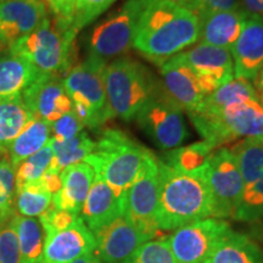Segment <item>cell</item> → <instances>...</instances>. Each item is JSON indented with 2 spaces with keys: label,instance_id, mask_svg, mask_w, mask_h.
Segmentation results:
<instances>
[{
  "label": "cell",
  "instance_id": "obj_1",
  "mask_svg": "<svg viewBox=\"0 0 263 263\" xmlns=\"http://www.w3.org/2000/svg\"><path fill=\"white\" fill-rule=\"evenodd\" d=\"M200 41L196 14L163 0H141L132 47L162 65Z\"/></svg>",
  "mask_w": 263,
  "mask_h": 263
},
{
  "label": "cell",
  "instance_id": "obj_2",
  "mask_svg": "<svg viewBox=\"0 0 263 263\" xmlns=\"http://www.w3.org/2000/svg\"><path fill=\"white\" fill-rule=\"evenodd\" d=\"M212 211V196L203 166L193 172H183L160 161L156 217L160 230L171 232L189 223L210 218Z\"/></svg>",
  "mask_w": 263,
  "mask_h": 263
},
{
  "label": "cell",
  "instance_id": "obj_3",
  "mask_svg": "<svg viewBox=\"0 0 263 263\" xmlns=\"http://www.w3.org/2000/svg\"><path fill=\"white\" fill-rule=\"evenodd\" d=\"M150 151L122 130L106 129L84 162L90 164L123 202Z\"/></svg>",
  "mask_w": 263,
  "mask_h": 263
},
{
  "label": "cell",
  "instance_id": "obj_4",
  "mask_svg": "<svg viewBox=\"0 0 263 263\" xmlns=\"http://www.w3.org/2000/svg\"><path fill=\"white\" fill-rule=\"evenodd\" d=\"M104 84L108 116L124 121L134 120L161 87L143 65L130 58H120L106 65Z\"/></svg>",
  "mask_w": 263,
  "mask_h": 263
},
{
  "label": "cell",
  "instance_id": "obj_5",
  "mask_svg": "<svg viewBox=\"0 0 263 263\" xmlns=\"http://www.w3.org/2000/svg\"><path fill=\"white\" fill-rule=\"evenodd\" d=\"M203 141L218 147L239 138L263 140V105L258 100L232 104L216 114H189Z\"/></svg>",
  "mask_w": 263,
  "mask_h": 263
},
{
  "label": "cell",
  "instance_id": "obj_6",
  "mask_svg": "<svg viewBox=\"0 0 263 263\" xmlns=\"http://www.w3.org/2000/svg\"><path fill=\"white\" fill-rule=\"evenodd\" d=\"M77 32L64 29L47 17L37 29L9 45V52L24 58L42 74H59L68 67Z\"/></svg>",
  "mask_w": 263,
  "mask_h": 263
},
{
  "label": "cell",
  "instance_id": "obj_7",
  "mask_svg": "<svg viewBox=\"0 0 263 263\" xmlns=\"http://www.w3.org/2000/svg\"><path fill=\"white\" fill-rule=\"evenodd\" d=\"M105 67L106 61L89 55L64 78V87L73 103V112L89 128H97L110 120L104 84Z\"/></svg>",
  "mask_w": 263,
  "mask_h": 263
},
{
  "label": "cell",
  "instance_id": "obj_8",
  "mask_svg": "<svg viewBox=\"0 0 263 263\" xmlns=\"http://www.w3.org/2000/svg\"><path fill=\"white\" fill-rule=\"evenodd\" d=\"M159 194L160 161L150 151L124 199V216L147 240L160 232L156 219Z\"/></svg>",
  "mask_w": 263,
  "mask_h": 263
},
{
  "label": "cell",
  "instance_id": "obj_9",
  "mask_svg": "<svg viewBox=\"0 0 263 263\" xmlns=\"http://www.w3.org/2000/svg\"><path fill=\"white\" fill-rule=\"evenodd\" d=\"M203 173L212 196V218L234 219L245 183L235 157L228 147L213 151L203 164Z\"/></svg>",
  "mask_w": 263,
  "mask_h": 263
},
{
  "label": "cell",
  "instance_id": "obj_10",
  "mask_svg": "<svg viewBox=\"0 0 263 263\" xmlns=\"http://www.w3.org/2000/svg\"><path fill=\"white\" fill-rule=\"evenodd\" d=\"M138 126L157 146L173 149L188 138L182 108L168 97L161 85L136 117Z\"/></svg>",
  "mask_w": 263,
  "mask_h": 263
},
{
  "label": "cell",
  "instance_id": "obj_11",
  "mask_svg": "<svg viewBox=\"0 0 263 263\" xmlns=\"http://www.w3.org/2000/svg\"><path fill=\"white\" fill-rule=\"evenodd\" d=\"M229 229L224 219L210 217L173 230L168 241L176 263H209L213 250Z\"/></svg>",
  "mask_w": 263,
  "mask_h": 263
},
{
  "label": "cell",
  "instance_id": "obj_12",
  "mask_svg": "<svg viewBox=\"0 0 263 263\" xmlns=\"http://www.w3.org/2000/svg\"><path fill=\"white\" fill-rule=\"evenodd\" d=\"M140 9L141 0H127L122 8L100 22L90 34V57L106 61L126 54L133 44L134 28Z\"/></svg>",
  "mask_w": 263,
  "mask_h": 263
},
{
  "label": "cell",
  "instance_id": "obj_13",
  "mask_svg": "<svg viewBox=\"0 0 263 263\" xmlns=\"http://www.w3.org/2000/svg\"><path fill=\"white\" fill-rule=\"evenodd\" d=\"M22 100L33 116L49 123L73 110V103L59 74L39 76L22 94Z\"/></svg>",
  "mask_w": 263,
  "mask_h": 263
},
{
  "label": "cell",
  "instance_id": "obj_14",
  "mask_svg": "<svg viewBox=\"0 0 263 263\" xmlns=\"http://www.w3.org/2000/svg\"><path fill=\"white\" fill-rule=\"evenodd\" d=\"M95 254L107 263H124L147 239L122 215L93 230Z\"/></svg>",
  "mask_w": 263,
  "mask_h": 263
},
{
  "label": "cell",
  "instance_id": "obj_15",
  "mask_svg": "<svg viewBox=\"0 0 263 263\" xmlns=\"http://www.w3.org/2000/svg\"><path fill=\"white\" fill-rule=\"evenodd\" d=\"M94 251L93 233L80 216L67 228L45 234L42 263H71Z\"/></svg>",
  "mask_w": 263,
  "mask_h": 263
},
{
  "label": "cell",
  "instance_id": "obj_16",
  "mask_svg": "<svg viewBox=\"0 0 263 263\" xmlns=\"http://www.w3.org/2000/svg\"><path fill=\"white\" fill-rule=\"evenodd\" d=\"M47 17L44 0H0V39L9 48L37 29Z\"/></svg>",
  "mask_w": 263,
  "mask_h": 263
},
{
  "label": "cell",
  "instance_id": "obj_17",
  "mask_svg": "<svg viewBox=\"0 0 263 263\" xmlns=\"http://www.w3.org/2000/svg\"><path fill=\"white\" fill-rule=\"evenodd\" d=\"M230 54L234 78L254 81L263 68V20L246 18Z\"/></svg>",
  "mask_w": 263,
  "mask_h": 263
},
{
  "label": "cell",
  "instance_id": "obj_18",
  "mask_svg": "<svg viewBox=\"0 0 263 263\" xmlns=\"http://www.w3.org/2000/svg\"><path fill=\"white\" fill-rule=\"evenodd\" d=\"M199 78L216 82L219 87L234 78V66L229 50L199 43L196 47L176 55Z\"/></svg>",
  "mask_w": 263,
  "mask_h": 263
},
{
  "label": "cell",
  "instance_id": "obj_19",
  "mask_svg": "<svg viewBox=\"0 0 263 263\" xmlns=\"http://www.w3.org/2000/svg\"><path fill=\"white\" fill-rule=\"evenodd\" d=\"M163 89L182 110L195 114L200 110L205 95L200 90L194 72L177 57L161 65Z\"/></svg>",
  "mask_w": 263,
  "mask_h": 263
},
{
  "label": "cell",
  "instance_id": "obj_20",
  "mask_svg": "<svg viewBox=\"0 0 263 263\" xmlns=\"http://www.w3.org/2000/svg\"><path fill=\"white\" fill-rule=\"evenodd\" d=\"M200 21V43L230 51L238 41L248 18L241 9L209 12L197 16Z\"/></svg>",
  "mask_w": 263,
  "mask_h": 263
},
{
  "label": "cell",
  "instance_id": "obj_21",
  "mask_svg": "<svg viewBox=\"0 0 263 263\" xmlns=\"http://www.w3.org/2000/svg\"><path fill=\"white\" fill-rule=\"evenodd\" d=\"M94 177L93 167L84 161L66 167L61 172V189L52 195V206L74 215L81 213Z\"/></svg>",
  "mask_w": 263,
  "mask_h": 263
},
{
  "label": "cell",
  "instance_id": "obj_22",
  "mask_svg": "<svg viewBox=\"0 0 263 263\" xmlns=\"http://www.w3.org/2000/svg\"><path fill=\"white\" fill-rule=\"evenodd\" d=\"M122 215H124L123 202L115 195L104 179L95 173L91 188L82 207L81 218L93 232Z\"/></svg>",
  "mask_w": 263,
  "mask_h": 263
},
{
  "label": "cell",
  "instance_id": "obj_23",
  "mask_svg": "<svg viewBox=\"0 0 263 263\" xmlns=\"http://www.w3.org/2000/svg\"><path fill=\"white\" fill-rule=\"evenodd\" d=\"M42 73L26 59L0 55V99L22 97L25 90Z\"/></svg>",
  "mask_w": 263,
  "mask_h": 263
},
{
  "label": "cell",
  "instance_id": "obj_24",
  "mask_svg": "<svg viewBox=\"0 0 263 263\" xmlns=\"http://www.w3.org/2000/svg\"><path fill=\"white\" fill-rule=\"evenodd\" d=\"M209 263H263V254L254 240L230 228L213 250Z\"/></svg>",
  "mask_w": 263,
  "mask_h": 263
},
{
  "label": "cell",
  "instance_id": "obj_25",
  "mask_svg": "<svg viewBox=\"0 0 263 263\" xmlns=\"http://www.w3.org/2000/svg\"><path fill=\"white\" fill-rule=\"evenodd\" d=\"M33 118L22 97L0 99V155L9 150L12 141Z\"/></svg>",
  "mask_w": 263,
  "mask_h": 263
},
{
  "label": "cell",
  "instance_id": "obj_26",
  "mask_svg": "<svg viewBox=\"0 0 263 263\" xmlns=\"http://www.w3.org/2000/svg\"><path fill=\"white\" fill-rule=\"evenodd\" d=\"M50 136V123L41 118H33L9 147V160L12 167L16 168L22 161L42 150L49 143Z\"/></svg>",
  "mask_w": 263,
  "mask_h": 263
},
{
  "label": "cell",
  "instance_id": "obj_27",
  "mask_svg": "<svg viewBox=\"0 0 263 263\" xmlns=\"http://www.w3.org/2000/svg\"><path fill=\"white\" fill-rule=\"evenodd\" d=\"M21 252V263H41L45 234L39 219L15 215L11 218Z\"/></svg>",
  "mask_w": 263,
  "mask_h": 263
},
{
  "label": "cell",
  "instance_id": "obj_28",
  "mask_svg": "<svg viewBox=\"0 0 263 263\" xmlns=\"http://www.w3.org/2000/svg\"><path fill=\"white\" fill-rule=\"evenodd\" d=\"M249 100H258L254 84L241 78H233L212 94L207 95L197 112L216 114L229 105L244 103Z\"/></svg>",
  "mask_w": 263,
  "mask_h": 263
},
{
  "label": "cell",
  "instance_id": "obj_29",
  "mask_svg": "<svg viewBox=\"0 0 263 263\" xmlns=\"http://www.w3.org/2000/svg\"><path fill=\"white\" fill-rule=\"evenodd\" d=\"M50 144L54 151V157L48 170L58 173H61L66 167L83 162L95 150L97 145V143L91 140L84 132H81L72 139L66 141H57L50 138Z\"/></svg>",
  "mask_w": 263,
  "mask_h": 263
},
{
  "label": "cell",
  "instance_id": "obj_30",
  "mask_svg": "<svg viewBox=\"0 0 263 263\" xmlns=\"http://www.w3.org/2000/svg\"><path fill=\"white\" fill-rule=\"evenodd\" d=\"M238 163L245 186L251 185L263 177V141L244 138L228 147Z\"/></svg>",
  "mask_w": 263,
  "mask_h": 263
},
{
  "label": "cell",
  "instance_id": "obj_31",
  "mask_svg": "<svg viewBox=\"0 0 263 263\" xmlns=\"http://www.w3.org/2000/svg\"><path fill=\"white\" fill-rule=\"evenodd\" d=\"M215 150L216 147H213L211 144L200 141L170 151L164 155L161 162L183 172H193L201 168Z\"/></svg>",
  "mask_w": 263,
  "mask_h": 263
},
{
  "label": "cell",
  "instance_id": "obj_32",
  "mask_svg": "<svg viewBox=\"0 0 263 263\" xmlns=\"http://www.w3.org/2000/svg\"><path fill=\"white\" fill-rule=\"evenodd\" d=\"M52 205V195L38 182L28 183L16 189L15 207L20 216L41 217Z\"/></svg>",
  "mask_w": 263,
  "mask_h": 263
},
{
  "label": "cell",
  "instance_id": "obj_33",
  "mask_svg": "<svg viewBox=\"0 0 263 263\" xmlns=\"http://www.w3.org/2000/svg\"><path fill=\"white\" fill-rule=\"evenodd\" d=\"M52 157H54V151H52L50 140H49V143L42 150L33 154L32 156L22 161L16 167V189L21 188L25 184L38 182L43 177V174L47 172L49 167H50Z\"/></svg>",
  "mask_w": 263,
  "mask_h": 263
},
{
  "label": "cell",
  "instance_id": "obj_34",
  "mask_svg": "<svg viewBox=\"0 0 263 263\" xmlns=\"http://www.w3.org/2000/svg\"><path fill=\"white\" fill-rule=\"evenodd\" d=\"M16 197L15 168L8 159L0 160V224L14 217Z\"/></svg>",
  "mask_w": 263,
  "mask_h": 263
},
{
  "label": "cell",
  "instance_id": "obj_35",
  "mask_svg": "<svg viewBox=\"0 0 263 263\" xmlns=\"http://www.w3.org/2000/svg\"><path fill=\"white\" fill-rule=\"evenodd\" d=\"M124 263H176L168 236H155L147 240Z\"/></svg>",
  "mask_w": 263,
  "mask_h": 263
},
{
  "label": "cell",
  "instance_id": "obj_36",
  "mask_svg": "<svg viewBox=\"0 0 263 263\" xmlns=\"http://www.w3.org/2000/svg\"><path fill=\"white\" fill-rule=\"evenodd\" d=\"M234 219L242 222L263 219V177L251 185L245 186Z\"/></svg>",
  "mask_w": 263,
  "mask_h": 263
},
{
  "label": "cell",
  "instance_id": "obj_37",
  "mask_svg": "<svg viewBox=\"0 0 263 263\" xmlns=\"http://www.w3.org/2000/svg\"><path fill=\"white\" fill-rule=\"evenodd\" d=\"M115 2L116 0H76L73 28L80 32L106 11Z\"/></svg>",
  "mask_w": 263,
  "mask_h": 263
},
{
  "label": "cell",
  "instance_id": "obj_38",
  "mask_svg": "<svg viewBox=\"0 0 263 263\" xmlns=\"http://www.w3.org/2000/svg\"><path fill=\"white\" fill-rule=\"evenodd\" d=\"M0 263H21V252L11 219L0 224Z\"/></svg>",
  "mask_w": 263,
  "mask_h": 263
},
{
  "label": "cell",
  "instance_id": "obj_39",
  "mask_svg": "<svg viewBox=\"0 0 263 263\" xmlns=\"http://www.w3.org/2000/svg\"><path fill=\"white\" fill-rule=\"evenodd\" d=\"M50 127L52 140L66 141L72 139L77 134H80L81 132H83L84 124L81 122L80 118L77 117V115L72 110L68 114L61 116L55 122L50 123Z\"/></svg>",
  "mask_w": 263,
  "mask_h": 263
},
{
  "label": "cell",
  "instance_id": "obj_40",
  "mask_svg": "<svg viewBox=\"0 0 263 263\" xmlns=\"http://www.w3.org/2000/svg\"><path fill=\"white\" fill-rule=\"evenodd\" d=\"M78 217H80L78 215L64 211V210H58L51 205L47 212H44L39 217V222L44 229V234H47V233L58 232V230L67 228V227L73 224Z\"/></svg>",
  "mask_w": 263,
  "mask_h": 263
},
{
  "label": "cell",
  "instance_id": "obj_41",
  "mask_svg": "<svg viewBox=\"0 0 263 263\" xmlns=\"http://www.w3.org/2000/svg\"><path fill=\"white\" fill-rule=\"evenodd\" d=\"M55 16V24L64 29H74L76 0H44ZM76 31V29H74ZM77 32V31H76Z\"/></svg>",
  "mask_w": 263,
  "mask_h": 263
},
{
  "label": "cell",
  "instance_id": "obj_42",
  "mask_svg": "<svg viewBox=\"0 0 263 263\" xmlns=\"http://www.w3.org/2000/svg\"><path fill=\"white\" fill-rule=\"evenodd\" d=\"M195 2L197 16L239 8V0H195Z\"/></svg>",
  "mask_w": 263,
  "mask_h": 263
},
{
  "label": "cell",
  "instance_id": "obj_43",
  "mask_svg": "<svg viewBox=\"0 0 263 263\" xmlns=\"http://www.w3.org/2000/svg\"><path fill=\"white\" fill-rule=\"evenodd\" d=\"M39 183L42 184V186L47 192H49L51 195L57 194L62 186V179H61V173L52 172V171L48 170L47 172L43 174V177L39 179Z\"/></svg>",
  "mask_w": 263,
  "mask_h": 263
},
{
  "label": "cell",
  "instance_id": "obj_44",
  "mask_svg": "<svg viewBox=\"0 0 263 263\" xmlns=\"http://www.w3.org/2000/svg\"><path fill=\"white\" fill-rule=\"evenodd\" d=\"M239 8L248 18L263 20V0H239Z\"/></svg>",
  "mask_w": 263,
  "mask_h": 263
},
{
  "label": "cell",
  "instance_id": "obj_45",
  "mask_svg": "<svg viewBox=\"0 0 263 263\" xmlns=\"http://www.w3.org/2000/svg\"><path fill=\"white\" fill-rule=\"evenodd\" d=\"M71 263H107L105 262L103 258H100L99 256L95 254L94 252H90V254L88 255H84L82 256V257L74 259V261H72Z\"/></svg>",
  "mask_w": 263,
  "mask_h": 263
},
{
  "label": "cell",
  "instance_id": "obj_46",
  "mask_svg": "<svg viewBox=\"0 0 263 263\" xmlns=\"http://www.w3.org/2000/svg\"><path fill=\"white\" fill-rule=\"evenodd\" d=\"M255 90L256 94H257L258 101L263 105V68L259 71V73L257 74V77L255 78Z\"/></svg>",
  "mask_w": 263,
  "mask_h": 263
},
{
  "label": "cell",
  "instance_id": "obj_47",
  "mask_svg": "<svg viewBox=\"0 0 263 263\" xmlns=\"http://www.w3.org/2000/svg\"><path fill=\"white\" fill-rule=\"evenodd\" d=\"M163 2L172 3L178 6H182L184 9H188L190 11H193L194 14H196V2L195 0H163Z\"/></svg>",
  "mask_w": 263,
  "mask_h": 263
},
{
  "label": "cell",
  "instance_id": "obj_48",
  "mask_svg": "<svg viewBox=\"0 0 263 263\" xmlns=\"http://www.w3.org/2000/svg\"><path fill=\"white\" fill-rule=\"evenodd\" d=\"M5 47H6V45L4 44V42H3L2 39H0V50H2V49L5 48Z\"/></svg>",
  "mask_w": 263,
  "mask_h": 263
},
{
  "label": "cell",
  "instance_id": "obj_49",
  "mask_svg": "<svg viewBox=\"0 0 263 263\" xmlns=\"http://www.w3.org/2000/svg\"><path fill=\"white\" fill-rule=\"evenodd\" d=\"M262 141H263V140H262Z\"/></svg>",
  "mask_w": 263,
  "mask_h": 263
}]
</instances>
